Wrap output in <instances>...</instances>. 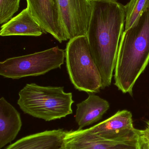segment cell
Here are the masks:
<instances>
[{
    "instance_id": "6da1fadb",
    "label": "cell",
    "mask_w": 149,
    "mask_h": 149,
    "mask_svg": "<svg viewBox=\"0 0 149 149\" xmlns=\"http://www.w3.org/2000/svg\"><path fill=\"white\" fill-rule=\"evenodd\" d=\"M87 37L101 78V88L111 85L125 23L124 6L116 0H91Z\"/></svg>"
},
{
    "instance_id": "7a4b0ae2",
    "label": "cell",
    "mask_w": 149,
    "mask_h": 149,
    "mask_svg": "<svg viewBox=\"0 0 149 149\" xmlns=\"http://www.w3.org/2000/svg\"><path fill=\"white\" fill-rule=\"evenodd\" d=\"M149 63V8L122 35L115 68V85L133 95L137 79Z\"/></svg>"
},
{
    "instance_id": "3957f363",
    "label": "cell",
    "mask_w": 149,
    "mask_h": 149,
    "mask_svg": "<svg viewBox=\"0 0 149 149\" xmlns=\"http://www.w3.org/2000/svg\"><path fill=\"white\" fill-rule=\"evenodd\" d=\"M18 95L17 104L20 109L35 118L50 121L72 114V93L65 92L64 87L27 84Z\"/></svg>"
},
{
    "instance_id": "277c9868",
    "label": "cell",
    "mask_w": 149,
    "mask_h": 149,
    "mask_svg": "<svg viewBox=\"0 0 149 149\" xmlns=\"http://www.w3.org/2000/svg\"><path fill=\"white\" fill-rule=\"evenodd\" d=\"M65 50L67 72L74 88L89 94L99 92L101 76L91 54L87 36L70 39Z\"/></svg>"
},
{
    "instance_id": "5b68a950",
    "label": "cell",
    "mask_w": 149,
    "mask_h": 149,
    "mask_svg": "<svg viewBox=\"0 0 149 149\" xmlns=\"http://www.w3.org/2000/svg\"><path fill=\"white\" fill-rule=\"evenodd\" d=\"M65 58V50L58 46L33 54L10 58L0 63V75L13 79L43 75L60 68Z\"/></svg>"
},
{
    "instance_id": "8992f818",
    "label": "cell",
    "mask_w": 149,
    "mask_h": 149,
    "mask_svg": "<svg viewBox=\"0 0 149 149\" xmlns=\"http://www.w3.org/2000/svg\"><path fill=\"white\" fill-rule=\"evenodd\" d=\"M68 40L87 35L92 12L91 0H56Z\"/></svg>"
},
{
    "instance_id": "52a82bcc",
    "label": "cell",
    "mask_w": 149,
    "mask_h": 149,
    "mask_svg": "<svg viewBox=\"0 0 149 149\" xmlns=\"http://www.w3.org/2000/svg\"><path fill=\"white\" fill-rule=\"evenodd\" d=\"M27 7L45 34L49 33L58 42L68 40L62 25L56 0H26Z\"/></svg>"
},
{
    "instance_id": "ba28073f",
    "label": "cell",
    "mask_w": 149,
    "mask_h": 149,
    "mask_svg": "<svg viewBox=\"0 0 149 149\" xmlns=\"http://www.w3.org/2000/svg\"><path fill=\"white\" fill-rule=\"evenodd\" d=\"M65 149H140L138 136L124 141H112L101 138L87 129L66 131Z\"/></svg>"
},
{
    "instance_id": "9c48e42d",
    "label": "cell",
    "mask_w": 149,
    "mask_h": 149,
    "mask_svg": "<svg viewBox=\"0 0 149 149\" xmlns=\"http://www.w3.org/2000/svg\"><path fill=\"white\" fill-rule=\"evenodd\" d=\"M87 129L101 138L112 141L136 138L139 131L134 127L132 113L127 110H120L108 119Z\"/></svg>"
},
{
    "instance_id": "30bf717a",
    "label": "cell",
    "mask_w": 149,
    "mask_h": 149,
    "mask_svg": "<svg viewBox=\"0 0 149 149\" xmlns=\"http://www.w3.org/2000/svg\"><path fill=\"white\" fill-rule=\"evenodd\" d=\"M63 129L45 130L27 136L4 149H65Z\"/></svg>"
},
{
    "instance_id": "8fae6325",
    "label": "cell",
    "mask_w": 149,
    "mask_h": 149,
    "mask_svg": "<svg viewBox=\"0 0 149 149\" xmlns=\"http://www.w3.org/2000/svg\"><path fill=\"white\" fill-rule=\"evenodd\" d=\"M110 107L108 102L94 93L77 104L75 118L78 129L99 121Z\"/></svg>"
},
{
    "instance_id": "7c38bea8",
    "label": "cell",
    "mask_w": 149,
    "mask_h": 149,
    "mask_svg": "<svg viewBox=\"0 0 149 149\" xmlns=\"http://www.w3.org/2000/svg\"><path fill=\"white\" fill-rule=\"evenodd\" d=\"M22 126L19 112L2 97L0 99V149L15 139Z\"/></svg>"
},
{
    "instance_id": "4fadbf2b",
    "label": "cell",
    "mask_w": 149,
    "mask_h": 149,
    "mask_svg": "<svg viewBox=\"0 0 149 149\" xmlns=\"http://www.w3.org/2000/svg\"><path fill=\"white\" fill-rule=\"evenodd\" d=\"M43 33L41 27L26 8L2 25L0 36L38 37Z\"/></svg>"
},
{
    "instance_id": "5bb4252c",
    "label": "cell",
    "mask_w": 149,
    "mask_h": 149,
    "mask_svg": "<svg viewBox=\"0 0 149 149\" xmlns=\"http://www.w3.org/2000/svg\"><path fill=\"white\" fill-rule=\"evenodd\" d=\"M149 8V0H130L124 6L125 23L124 30L132 27Z\"/></svg>"
},
{
    "instance_id": "9a60e30c",
    "label": "cell",
    "mask_w": 149,
    "mask_h": 149,
    "mask_svg": "<svg viewBox=\"0 0 149 149\" xmlns=\"http://www.w3.org/2000/svg\"><path fill=\"white\" fill-rule=\"evenodd\" d=\"M20 0H0V24H4L18 11Z\"/></svg>"
},
{
    "instance_id": "2e32d148",
    "label": "cell",
    "mask_w": 149,
    "mask_h": 149,
    "mask_svg": "<svg viewBox=\"0 0 149 149\" xmlns=\"http://www.w3.org/2000/svg\"><path fill=\"white\" fill-rule=\"evenodd\" d=\"M138 141L140 149H149V120L143 130H139Z\"/></svg>"
}]
</instances>
